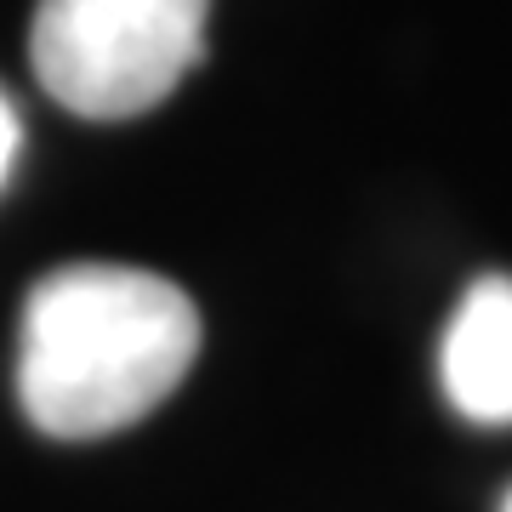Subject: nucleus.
Listing matches in <instances>:
<instances>
[{
    "mask_svg": "<svg viewBox=\"0 0 512 512\" xmlns=\"http://www.w3.org/2000/svg\"><path fill=\"white\" fill-rule=\"evenodd\" d=\"M439 382L456 416L512 427V274L467 285L439 342Z\"/></svg>",
    "mask_w": 512,
    "mask_h": 512,
    "instance_id": "7ed1b4c3",
    "label": "nucleus"
},
{
    "mask_svg": "<svg viewBox=\"0 0 512 512\" xmlns=\"http://www.w3.org/2000/svg\"><path fill=\"white\" fill-rule=\"evenodd\" d=\"M205 18L211 0H40L35 80L80 120L148 114L200 63Z\"/></svg>",
    "mask_w": 512,
    "mask_h": 512,
    "instance_id": "f03ea898",
    "label": "nucleus"
},
{
    "mask_svg": "<svg viewBox=\"0 0 512 512\" xmlns=\"http://www.w3.org/2000/svg\"><path fill=\"white\" fill-rule=\"evenodd\" d=\"M501 512H512V490H507V501H501Z\"/></svg>",
    "mask_w": 512,
    "mask_h": 512,
    "instance_id": "39448f33",
    "label": "nucleus"
},
{
    "mask_svg": "<svg viewBox=\"0 0 512 512\" xmlns=\"http://www.w3.org/2000/svg\"><path fill=\"white\" fill-rule=\"evenodd\" d=\"M200 353L183 285L74 262L29 291L18 319V404L46 439H103L177 393Z\"/></svg>",
    "mask_w": 512,
    "mask_h": 512,
    "instance_id": "f257e3e1",
    "label": "nucleus"
},
{
    "mask_svg": "<svg viewBox=\"0 0 512 512\" xmlns=\"http://www.w3.org/2000/svg\"><path fill=\"white\" fill-rule=\"evenodd\" d=\"M18 154H23V120H18V103L0 92V188L12 183V171H18Z\"/></svg>",
    "mask_w": 512,
    "mask_h": 512,
    "instance_id": "20e7f679",
    "label": "nucleus"
}]
</instances>
